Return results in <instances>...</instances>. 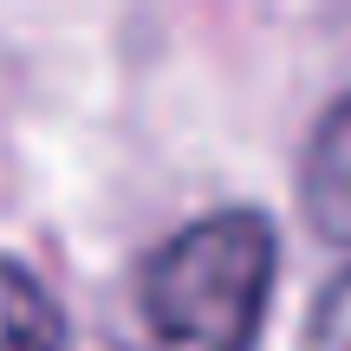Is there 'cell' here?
<instances>
[{"label": "cell", "instance_id": "1", "mask_svg": "<svg viewBox=\"0 0 351 351\" xmlns=\"http://www.w3.org/2000/svg\"><path fill=\"white\" fill-rule=\"evenodd\" d=\"M280 241L261 208H215L176 228L137 274L143 351H254Z\"/></svg>", "mask_w": 351, "mask_h": 351}, {"label": "cell", "instance_id": "2", "mask_svg": "<svg viewBox=\"0 0 351 351\" xmlns=\"http://www.w3.org/2000/svg\"><path fill=\"white\" fill-rule=\"evenodd\" d=\"M300 195H306V215H313L319 234L351 247V91L319 117L313 143H306Z\"/></svg>", "mask_w": 351, "mask_h": 351}, {"label": "cell", "instance_id": "3", "mask_svg": "<svg viewBox=\"0 0 351 351\" xmlns=\"http://www.w3.org/2000/svg\"><path fill=\"white\" fill-rule=\"evenodd\" d=\"M0 351H65V313L20 261H0Z\"/></svg>", "mask_w": 351, "mask_h": 351}, {"label": "cell", "instance_id": "4", "mask_svg": "<svg viewBox=\"0 0 351 351\" xmlns=\"http://www.w3.org/2000/svg\"><path fill=\"white\" fill-rule=\"evenodd\" d=\"M306 351H351V274H339L313 306L306 326Z\"/></svg>", "mask_w": 351, "mask_h": 351}]
</instances>
